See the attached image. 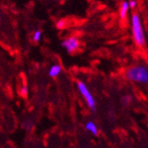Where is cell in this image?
Returning a JSON list of instances; mask_svg holds the SVG:
<instances>
[{"label": "cell", "mask_w": 148, "mask_h": 148, "mask_svg": "<svg viewBox=\"0 0 148 148\" xmlns=\"http://www.w3.org/2000/svg\"><path fill=\"white\" fill-rule=\"evenodd\" d=\"M126 77L133 82L148 84V69L145 66H132L127 70Z\"/></svg>", "instance_id": "cell-1"}, {"label": "cell", "mask_w": 148, "mask_h": 148, "mask_svg": "<svg viewBox=\"0 0 148 148\" xmlns=\"http://www.w3.org/2000/svg\"><path fill=\"white\" fill-rule=\"evenodd\" d=\"M131 29H132V34H133V38L135 43L142 46L145 44V33L143 29V26L140 21L139 16L137 13H134L131 18Z\"/></svg>", "instance_id": "cell-2"}, {"label": "cell", "mask_w": 148, "mask_h": 148, "mask_svg": "<svg viewBox=\"0 0 148 148\" xmlns=\"http://www.w3.org/2000/svg\"><path fill=\"white\" fill-rule=\"evenodd\" d=\"M77 89L79 90L80 93L82 94V96L85 99V101H86V103L89 106L91 110H93V111H96V102H95V99H94L91 92L90 91L88 87L85 85V84H84L82 82H77Z\"/></svg>", "instance_id": "cell-3"}, {"label": "cell", "mask_w": 148, "mask_h": 148, "mask_svg": "<svg viewBox=\"0 0 148 148\" xmlns=\"http://www.w3.org/2000/svg\"><path fill=\"white\" fill-rule=\"evenodd\" d=\"M61 45L66 50V51L69 53H72L79 48L80 42L76 37L72 36V37H69L65 39L61 43Z\"/></svg>", "instance_id": "cell-4"}, {"label": "cell", "mask_w": 148, "mask_h": 148, "mask_svg": "<svg viewBox=\"0 0 148 148\" xmlns=\"http://www.w3.org/2000/svg\"><path fill=\"white\" fill-rule=\"evenodd\" d=\"M60 73H61V66L59 64H56L51 66L48 74H49V76H51V78H54V77H57Z\"/></svg>", "instance_id": "cell-5"}, {"label": "cell", "mask_w": 148, "mask_h": 148, "mask_svg": "<svg viewBox=\"0 0 148 148\" xmlns=\"http://www.w3.org/2000/svg\"><path fill=\"white\" fill-rule=\"evenodd\" d=\"M85 129H86L89 132H90V133L92 134V135L97 136L98 134H99V130H98L97 125L95 124V123L91 122V121H90V122L86 123V124H85Z\"/></svg>", "instance_id": "cell-6"}, {"label": "cell", "mask_w": 148, "mask_h": 148, "mask_svg": "<svg viewBox=\"0 0 148 148\" xmlns=\"http://www.w3.org/2000/svg\"><path fill=\"white\" fill-rule=\"evenodd\" d=\"M129 3L124 1L123 3V5H121V9H120V17L122 19H124L127 15L128 13V11H129Z\"/></svg>", "instance_id": "cell-7"}, {"label": "cell", "mask_w": 148, "mask_h": 148, "mask_svg": "<svg viewBox=\"0 0 148 148\" xmlns=\"http://www.w3.org/2000/svg\"><path fill=\"white\" fill-rule=\"evenodd\" d=\"M41 36H42V32H41V30H39V29L36 30V31L34 32V35H33V40H34V42H35V43L39 42V41H40V39H41Z\"/></svg>", "instance_id": "cell-8"}, {"label": "cell", "mask_w": 148, "mask_h": 148, "mask_svg": "<svg viewBox=\"0 0 148 148\" xmlns=\"http://www.w3.org/2000/svg\"><path fill=\"white\" fill-rule=\"evenodd\" d=\"M28 93H29L28 86H27V85L22 86V87H21V90H20L21 96H22V97H27V95H28Z\"/></svg>", "instance_id": "cell-9"}, {"label": "cell", "mask_w": 148, "mask_h": 148, "mask_svg": "<svg viewBox=\"0 0 148 148\" xmlns=\"http://www.w3.org/2000/svg\"><path fill=\"white\" fill-rule=\"evenodd\" d=\"M65 25H66V21H65L64 20H60V21H58L57 23H56V27H57V29H64Z\"/></svg>", "instance_id": "cell-10"}, {"label": "cell", "mask_w": 148, "mask_h": 148, "mask_svg": "<svg viewBox=\"0 0 148 148\" xmlns=\"http://www.w3.org/2000/svg\"><path fill=\"white\" fill-rule=\"evenodd\" d=\"M136 5H137V2L135 1V0H131V1L129 2V6L130 8H134V7L136 6Z\"/></svg>", "instance_id": "cell-11"}]
</instances>
